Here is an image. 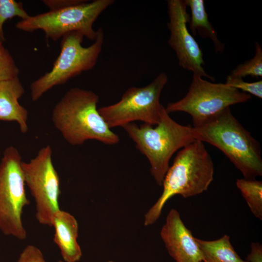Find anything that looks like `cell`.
<instances>
[{
    "mask_svg": "<svg viewBox=\"0 0 262 262\" xmlns=\"http://www.w3.org/2000/svg\"><path fill=\"white\" fill-rule=\"evenodd\" d=\"M136 148L148 159L151 174L162 186L173 155L195 140L192 127L181 125L169 115L163 105L158 124L153 126L131 123L122 127Z\"/></svg>",
    "mask_w": 262,
    "mask_h": 262,
    "instance_id": "obj_4",
    "label": "cell"
},
{
    "mask_svg": "<svg viewBox=\"0 0 262 262\" xmlns=\"http://www.w3.org/2000/svg\"><path fill=\"white\" fill-rule=\"evenodd\" d=\"M83 0H44L42 2L49 9L64 8L82 2Z\"/></svg>",
    "mask_w": 262,
    "mask_h": 262,
    "instance_id": "obj_23",
    "label": "cell"
},
{
    "mask_svg": "<svg viewBox=\"0 0 262 262\" xmlns=\"http://www.w3.org/2000/svg\"><path fill=\"white\" fill-rule=\"evenodd\" d=\"M251 95L231 87L225 83H213L193 75L186 95L178 101L169 103L168 114L182 112L189 114L193 126H197L230 106L246 102Z\"/></svg>",
    "mask_w": 262,
    "mask_h": 262,
    "instance_id": "obj_9",
    "label": "cell"
},
{
    "mask_svg": "<svg viewBox=\"0 0 262 262\" xmlns=\"http://www.w3.org/2000/svg\"><path fill=\"white\" fill-rule=\"evenodd\" d=\"M51 227L54 228L53 241L59 247L65 262H77L82 256L78 243V224L70 213L60 209L53 215Z\"/></svg>",
    "mask_w": 262,
    "mask_h": 262,
    "instance_id": "obj_13",
    "label": "cell"
},
{
    "mask_svg": "<svg viewBox=\"0 0 262 262\" xmlns=\"http://www.w3.org/2000/svg\"><path fill=\"white\" fill-rule=\"evenodd\" d=\"M114 2V0H83L67 7L30 16L18 21L16 27L26 32L41 30L48 39L54 41L71 32H79L94 41L97 36V30L93 28L94 23Z\"/></svg>",
    "mask_w": 262,
    "mask_h": 262,
    "instance_id": "obj_6",
    "label": "cell"
},
{
    "mask_svg": "<svg viewBox=\"0 0 262 262\" xmlns=\"http://www.w3.org/2000/svg\"><path fill=\"white\" fill-rule=\"evenodd\" d=\"M248 262H262V246L259 243L251 244V250L247 256Z\"/></svg>",
    "mask_w": 262,
    "mask_h": 262,
    "instance_id": "obj_24",
    "label": "cell"
},
{
    "mask_svg": "<svg viewBox=\"0 0 262 262\" xmlns=\"http://www.w3.org/2000/svg\"><path fill=\"white\" fill-rule=\"evenodd\" d=\"M191 131L195 140L209 143L221 150L244 178L262 176L260 143L234 116L230 107L192 127Z\"/></svg>",
    "mask_w": 262,
    "mask_h": 262,
    "instance_id": "obj_1",
    "label": "cell"
},
{
    "mask_svg": "<svg viewBox=\"0 0 262 262\" xmlns=\"http://www.w3.org/2000/svg\"><path fill=\"white\" fill-rule=\"evenodd\" d=\"M113 262V261H109V262Z\"/></svg>",
    "mask_w": 262,
    "mask_h": 262,
    "instance_id": "obj_26",
    "label": "cell"
},
{
    "mask_svg": "<svg viewBox=\"0 0 262 262\" xmlns=\"http://www.w3.org/2000/svg\"><path fill=\"white\" fill-rule=\"evenodd\" d=\"M191 10L189 27L193 35L210 39L216 53L224 51L225 45L219 39L216 32L209 20L203 0H185Z\"/></svg>",
    "mask_w": 262,
    "mask_h": 262,
    "instance_id": "obj_15",
    "label": "cell"
},
{
    "mask_svg": "<svg viewBox=\"0 0 262 262\" xmlns=\"http://www.w3.org/2000/svg\"><path fill=\"white\" fill-rule=\"evenodd\" d=\"M49 145L41 148L29 162H22L25 185L35 204V217L41 225L51 227L54 213L60 210V180L52 160Z\"/></svg>",
    "mask_w": 262,
    "mask_h": 262,
    "instance_id": "obj_10",
    "label": "cell"
},
{
    "mask_svg": "<svg viewBox=\"0 0 262 262\" xmlns=\"http://www.w3.org/2000/svg\"><path fill=\"white\" fill-rule=\"evenodd\" d=\"M16 262H47L41 250L33 245H28L23 250Z\"/></svg>",
    "mask_w": 262,
    "mask_h": 262,
    "instance_id": "obj_22",
    "label": "cell"
},
{
    "mask_svg": "<svg viewBox=\"0 0 262 262\" xmlns=\"http://www.w3.org/2000/svg\"><path fill=\"white\" fill-rule=\"evenodd\" d=\"M236 185L255 217L262 220V182L255 179H238Z\"/></svg>",
    "mask_w": 262,
    "mask_h": 262,
    "instance_id": "obj_17",
    "label": "cell"
},
{
    "mask_svg": "<svg viewBox=\"0 0 262 262\" xmlns=\"http://www.w3.org/2000/svg\"><path fill=\"white\" fill-rule=\"evenodd\" d=\"M0 43H2V42L0 41Z\"/></svg>",
    "mask_w": 262,
    "mask_h": 262,
    "instance_id": "obj_27",
    "label": "cell"
},
{
    "mask_svg": "<svg viewBox=\"0 0 262 262\" xmlns=\"http://www.w3.org/2000/svg\"><path fill=\"white\" fill-rule=\"evenodd\" d=\"M24 93L18 77L0 82V120L16 122L23 133L28 131V112L19 102Z\"/></svg>",
    "mask_w": 262,
    "mask_h": 262,
    "instance_id": "obj_14",
    "label": "cell"
},
{
    "mask_svg": "<svg viewBox=\"0 0 262 262\" xmlns=\"http://www.w3.org/2000/svg\"><path fill=\"white\" fill-rule=\"evenodd\" d=\"M20 70L9 50L0 43V82L18 77Z\"/></svg>",
    "mask_w": 262,
    "mask_h": 262,
    "instance_id": "obj_20",
    "label": "cell"
},
{
    "mask_svg": "<svg viewBox=\"0 0 262 262\" xmlns=\"http://www.w3.org/2000/svg\"><path fill=\"white\" fill-rule=\"evenodd\" d=\"M225 83L242 92L253 95L258 98H262V81L254 82L244 81L242 78L233 77L230 75L226 78Z\"/></svg>",
    "mask_w": 262,
    "mask_h": 262,
    "instance_id": "obj_21",
    "label": "cell"
},
{
    "mask_svg": "<svg viewBox=\"0 0 262 262\" xmlns=\"http://www.w3.org/2000/svg\"><path fill=\"white\" fill-rule=\"evenodd\" d=\"M202 252L203 262H248L241 259L235 250L226 234L215 240L207 241L196 238Z\"/></svg>",
    "mask_w": 262,
    "mask_h": 262,
    "instance_id": "obj_16",
    "label": "cell"
},
{
    "mask_svg": "<svg viewBox=\"0 0 262 262\" xmlns=\"http://www.w3.org/2000/svg\"><path fill=\"white\" fill-rule=\"evenodd\" d=\"M213 173V164L203 142L195 140L180 149L164 176L161 196L145 215L144 225L155 223L173 196L188 198L207 191Z\"/></svg>",
    "mask_w": 262,
    "mask_h": 262,
    "instance_id": "obj_3",
    "label": "cell"
},
{
    "mask_svg": "<svg viewBox=\"0 0 262 262\" xmlns=\"http://www.w3.org/2000/svg\"><path fill=\"white\" fill-rule=\"evenodd\" d=\"M99 97L91 90L74 87L68 90L54 106L51 119L63 138L73 146L89 140L108 145L117 144L119 136L99 114Z\"/></svg>",
    "mask_w": 262,
    "mask_h": 262,
    "instance_id": "obj_2",
    "label": "cell"
},
{
    "mask_svg": "<svg viewBox=\"0 0 262 262\" xmlns=\"http://www.w3.org/2000/svg\"><path fill=\"white\" fill-rule=\"evenodd\" d=\"M84 37L79 32H71L62 37L60 52L51 69L31 84L33 101L38 100L54 87L65 84L70 79L94 67L102 50L104 32L99 28L96 39L88 47L82 45Z\"/></svg>",
    "mask_w": 262,
    "mask_h": 262,
    "instance_id": "obj_5",
    "label": "cell"
},
{
    "mask_svg": "<svg viewBox=\"0 0 262 262\" xmlns=\"http://www.w3.org/2000/svg\"><path fill=\"white\" fill-rule=\"evenodd\" d=\"M160 235L169 255L176 262H203L202 252L190 230L176 209L166 216Z\"/></svg>",
    "mask_w": 262,
    "mask_h": 262,
    "instance_id": "obj_12",
    "label": "cell"
},
{
    "mask_svg": "<svg viewBox=\"0 0 262 262\" xmlns=\"http://www.w3.org/2000/svg\"><path fill=\"white\" fill-rule=\"evenodd\" d=\"M167 3L170 33L168 43L175 52L179 66L193 75L213 80L203 68L202 51L187 28L189 15L185 0H168Z\"/></svg>",
    "mask_w": 262,
    "mask_h": 262,
    "instance_id": "obj_11",
    "label": "cell"
},
{
    "mask_svg": "<svg viewBox=\"0 0 262 262\" xmlns=\"http://www.w3.org/2000/svg\"><path fill=\"white\" fill-rule=\"evenodd\" d=\"M29 16L22 2L15 0H0V41L3 43L5 41L3 25L6 21L15 17L25 19Z\"/></svg>",
    "mask_w": 262,
    "mask_h": 262,
    "instance_id": "obj_19",
    "label": "cell"
},
{
    "mask_svg": "<svg viewBox=\"0 0 262 262\" xmlns=\"http://www.w3.org/2000/svg\"><path fill=\"white\" fill-rule=\"evenodd\" d=\"M167 81V74L162 72L145 86L130 87L118 101L98 108V112L111 129L135 121L155 126L160 120V99Z\"/></svg>",
    "mask_w": 262,
    "mask_h": 262,
    "instance_id": "obj_8",
    "label": "cell"
},
{
    "mask_svg": "<svg viewBox=\"0 0 262 262\" xmlns=\"http://www.w3.org/2000/svg\"><path fill=\"white\" fill-rule=\"evenodd\" d=\"M58 262H64V261H63L60 260V261H59Z\"/></svg>",
    "mask_w": 262,
    "mask_h": 262,
    "instance_id": "obj_25",
    "label": "cell"
},
{
    "mask_svg": "<svg viewBox=\"0 0 262 262\" xmlns=\"http://www.w3.org/2000/svg\"><path fill=\"white\" fill-rule=\"evenodd\" d=\"M18 150L13 146L4 151L0 162V230L19 240L27 238L22 216L30 204L25 191Z\"/></svg>",
    "mask_w": 262,
    "mask_h": 262,
    "instance_id": "obj_7",
    "label": "cell"
},
{
    "mask_svg": "<svg viewBox=\"0 0 262 262\" xmlns=\"http://www.w3.org/2000/svg\"><path fill=\"white\" fill-rule=\"evenodd\" d=\"M229 75L242 79L248 76L255 78L262 77V49L258 42H255L254 57L238 65Z\"/></svg>",
    "mask_w": 262,
    "mask_h": 262,
    "instance_id": "obj_18",
    "label": "cell"
}]
</instances>
